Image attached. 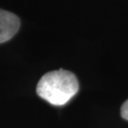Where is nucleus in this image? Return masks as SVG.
<instances>
[{"label":"nucleus","mask_w":128,"mask_h":128,"mask_svg":"<svg viewBox=\"0 0 128 128\" xmlns=\"http://www.w3.org/2000/svg\"><path fill=\"white\" fill-rule=\"evenodd\" d=\"M79 84L72 72L59 69L46 73L38 82L37 94L53 105H64L76 95Z\"/></svg>","instance_id":"1"},{"label":"nucleus","mask_w":128,"mask_h":128,"mask_svg":"<svg viewBox=\"0 0 128 128\" xmlns=\"http://www.w3.org/2000/svg\"><path fill=\"white\" fill-rule=\"evenodd\" d=\"M120 115L124 120H128V100L124 102L120 108Z\"/></svg>","instance_id":"3"},{"label":"nucleus","mask_w":128,"mask_h":128,"mask_svg":"<svg viewBox=\"0 0 128 128\" xmlns=\"http://www.w3.org/2000/svg\"><path fill=\"white\" fill-rule=\"evenodd\" d=\"M19 27L20 20L15 14L0 9V44L12 39Z\"/></svg>","instance_id":"2"}]
</instances>
